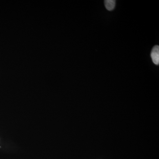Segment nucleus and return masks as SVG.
Segmentation results:
<instances>
[{
  "label": "nucleus",
  "mask_w": 159,
  "mask_h": 159,
  "mask_svg": "<svg viewBox=\"0 0 159 159\" xmlns=\"http://www.w3.org/2000/svg\"><path fill=\"white\" fill-rule=\"evenodd\" d=\"M151 57L153 63L156 65L159 64V46H154L152 50Z\"/></svg>",
  "instance_id": "nucleus-1"
},
{
  "label": "nucleus",
  "mask_w": 159,
  "mask_h": 159,
  "mask_svg": "<svg viewBox=\"0 0 159 159\" xmlns=\"http://www.w3.org/2000/svg\"><path fill=\"white\" fill-rule=\"evenodd\" d=\"M106 8L108 11H112L116 6V1L114 0H106L104 1Z\"/></svg>",
  "instance_id": "nucleus-2"
}]
</instances>
